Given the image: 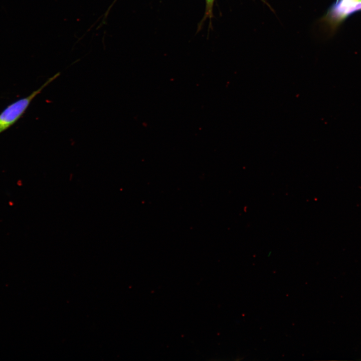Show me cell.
<instances>
[{
    "label": "cell",
    "mask_w": 361,
    "mask_h": 361,
    "mask_svg": "<svg viewBox=\"0 0 361 361\" xmlns=\"http://www.w3.org/2000/svg\"><path fill=\"white\" fill-rule=\"evenodd\" d=\"M60 73L49 78L40 88L26 97L19 99L8 105L0 113V134L15 124L24 114L36 96L58 78Z\"/></svg>",
    "instance_id": "1"
},
{
    "label": "cell",
    "mask_w": 361,
    "mask_h": 361,
    "mask_svg": "<svg viewBox=\"0 0 361 361\" xmlns=\"http://www.w3.org/2000/svg\"><path fill=\"white\" fill-rule=\"evenodd\" d=\"M361 10V0H338L326 16V20H340Z\"/></svg>",
    "instance_id": "2"
},
{
    "label": "cell",
    "mask_w": 361,
    "mask_h": 361,
    "mask_svg": "<svg viewBox=\"0 0 361 361\" xmlns=\"http://www.w3.org/2000/svg\"><path fill=\"white\" fill-rule=\"evenodd\" d=\"M215 0H205L206 9L205 15L202 21H204L206 19L209 18L210 20L213 17V6Z\"/></svg>",
    "instance_id": "3"
},
{
    "label": "cell",
    "mask_w": 361,
    "mask_h": 361,
    "mask_svg": "<svg viewBox=\"0 0 361 361\" xmlns=\"http://www.w3.org/2000/svg\"><path fill=\"white\" fill-rule=\"evenodd\" d=\"M261 1H263V2H264V3H266L265 1H264V0H261Z\"/></svg>",
    "instance_id": "4"
}]
</instances>
